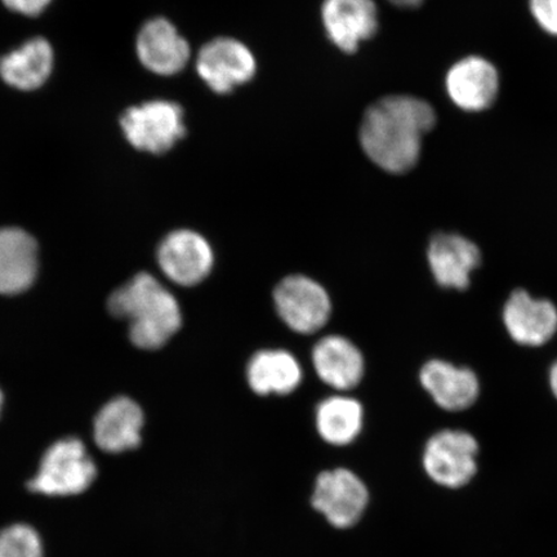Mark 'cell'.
Returning a JSON list of instances; mask_svg holds the SVG:
<instances>
[{
    "label": "cell",
    "instance_id": "1",
    "mask_svg": "<svg viewBox=\"0 0 557 557\" xmlns=\"http://www.w3.org/2000/svg\"><path fill=\"white\" fill-rule=\"evenodd\" d=\"M435 124L436 113L428 101L409 95L383 97L368 108L361 121V149L381 170L407 173L420 160L423 137Z\"/></svg>",
    "mask_w": 557,
    "mask_h": 557
},
{
    "label": "cell",
    "instance_id": "2",
    "mask_svg": "<svg viewBox=\"0 0 557 557\" xmlns=\"http://www.w3.org/2000/svg\"><path fill=\"white\" fill-rule=\"evenodd\" d=\"M108 306L115 318L128 320L132 344L143 350L162 348L183 325L177 298L149 273L116 289Z\"/></svg>",
    "mask_w": 557,
    "mask_h": 557
},
{
    "label": "cell",
    "instance_id": "3",
    "mask_svg": "<svg viewBox=\"0 0 557 557\" xmlns=\"http://www.w3.org/2000/svg\"><path fill=\"white\" fill-rule=\"evenodd\" d=\"M96 476V465L86 445L79 438L67 437L45 453L37 475L27 487L48 497L78 496L94 484Z\"/></svg>",
    "mask_w": 557,
    "mask_h": 557
},
{
    "label": "cell",
    "instance_id": "4",
    "mask_svg": "<svg viewBox=\"0 0 557 557\" xmlns=\"http://www.w3.org/2000/svg\"><path fill=\"white\" fill-rule=\"evenodd\" d=\"M184 110L176 102L156 100L125 111L121 125L135 149L164 154L186 136Z\"/></svg>",
    "mask_w": 557,
    "mask_h": 557
},
{
    "label": "cell",
    "instance_id": "5",
    "mask_svg": "<svg viewBox=\"0 0 557 557\" xmlns=\"http://www.w3.org/2000/svg\"><path fill=\"white\" fill-rule=\"evenodd\" d=\"M479 443L468 431L443 430L424 445L422 463L437 485L457 490L478 472Z\"/></svg>",
    "mask_w": 557,
    "mask_h": 557
},
{
    "label": "cell",
    "instance_id": "6",
    "mask_svg": "<svg viewBox=\"0 0 557 557\" xmlns=\"http://www.w3.org/2000/svg\"><path fill=\"white\" fill-rule=\"evenodd\" d=\"M274 305L282 322L305 336L323 330L332 315L329 292L306 275L284 277L274 289Z\"/></svg>",
    "mask_w": 557,
    "mask_h": 557
},
{
    "label": "cell",
    "instance_id": "7",
    "mask_svg": "<svg viewBox=\"0 0 557 557\" xmlns=\"http://www.w3.org/2000/svg\"><path fill=\"white\" fill-rule=\"evenodd\" d=\"M311 504L332 527L347 529L363 517L369 491L363 480L351 470H329L319 473Z\"/></svg>",
    "mask_w": 557,
    "mask_h": 557
},
{
    "label": "cell",
    "instance_id": "8",
    "mask_svg": "<svg viewBox=\"0 0 557 557\" xmlns=\"http://www.w3.org/2000/svg\"><path fill=\"white\" fill-rule=\"evenodd\" d=\"M162 273L180 287L205 282L214 267V252L203 235L189 228L174 230L158 248Z\"/></svg>",
    "mask_w": 557,
    "mask_h": 557
},
{
    "label": "cell",
    "instance_id": "9",
    "mask_svg": "<svg viewBox=\"0 0 557 557\" xmlns=\"http://www.w3.org/2000/svg\"><path fill=\"white\" fill-rule=\"evenodd\" d=\"M197 70L201 81L213 92L226 95L252 79L257 64L253 53L246 45L222 37L208 41L200 48Z\"/></svg>",
    "mask_w": 557,
    "mask_h": 557
},
{
    "label": "cell",
    "instance_id": "10",
    "mask_svg": "<svg viewBox=\"0 0 557 557\" xmlns=\"http://www.w3.org/2000/svg\"><path fill=\"white\" fill-rule=\"evenodd\" d=\"M428 262L438 287L466 290L473 271L482 264V252L463 235L437 233L429 243Z\"/></svg>",
    "mask_w": 557,
    "mask_h": 557
},
{
    "label": "cell",
    "instance_id": "11",
    "mask_svg": "<svg viewBox=\"0 0 557 557\" xmlns=\"http://www.w3.org/2000/svg\"><path fill=\"white\" fill-rule=\"evenodd\" d=\"M503 320L513 343L527 347L546 345L557 333V308L548 299L515 289L507 298Z\"/></svg>",
    "mask_w": 557,
    "mask_h": 557
},
{
    "label": "cell",
    "instance_id": "12",
    "mask_svg": "<svg viewBox=\"0 0 557 557\" xmlns=\"http://www.w3.org/2000/svg\"><path fill=\"white\" fill-rule=\"evenodd\" d=\"M322 20L338 50L355 53L379 32V10L373 0H324Z\"/></svg>",
    "mask_w": 557,
    "mask_h": 557
},
{
    "label": "cell",
    "instance_id": "13",
    "mask_svg": "<svg viewBox=\"0 0 557 557\" xmlns=\"http://www.w3.org/2000/svg\"><path fill=\"white\" fill-rule=\"evenodd\" d=\"M453 103L469 113H479L491 108L497 100L499 75L490 61L469 55L449 69L445 79Z\"/></svg>",
    "mask_w": 557,
    "mask_h": 557
},
{
    "label": "cell",
    "instance_id": "14",
    "mask_svg": "<svg viewBox=\"0 0 557 557\" xmlns=\"http://www.w3.org/2000/svg\"><path fill=\"white\" fill-rule=\"evenodd\" d=\"M136 50L149 72L163 76L183 72L191 54L189 41L165 18H152L143 26Z\"/></svg>",
    "mask_w": 557,
    "mask_h": 557
},
{
    "label": "cell",
    "instance_id": "15",
    "mask_svg": "<svg viewBox=\"0 0 557 557\" xmlns=\"http://www.w3.org/2000/svg\"><path fill=\"white\" fill-rule=\"evenodd\" d=\"M420 382L436 406L447 412L471 408L480 395V381L472 369L441 359L430 360L422 367Z\"/></svg>",
    "mask_w": 557,
    "mask_h": 557
},
{
    "label": "cell",
    "instance_id": "16",
    "mask_svg": "<svg viewBox=\"0 0 557 557\" xmlns=\"http://www.w3.org/2000/svg\"><path fill=\"white\" fill-rule=\"evenodd\" d=\"M311 360L318 377L336 392H350L363 380V354L352 341L338 334L319 339L312 348Z\"/></svg>",
    "mask_w": 557,
    "mask_h": 557
},
{
    "label": "cell",
    "instance_id": "17",
    "mask_svg": "<svg viewBox=\"0 0 557 557\" xmlns=\"http://www.w3.org/2000/svg\"><path fill=\"white\" fill-rule=\"evenodd\" d=\"M38 273V246L16 227L0 228V295H17L32 287Z\"/></svg>",
    "mask_w": 557,
    "mask_h": 557
},
{
    "label": "cell",
    "instance_id": "18",
    "mask_svg": "<svg viewBox=\"0 0 557 557\" xmlns=\"http://www.w3.org/2000/svg\"><path fill=\"white\" fill-rule=\"evenodd\" d=\"M144 412L129 398H116L104 406L95 421V441L103 451L123 453L136 449L141 444Z\"/></svg>",
    "mask_w": 557,
    "mask_h": 557
},
{
    "label": "cell",
    "instance_id": "19",
    "mask_svg": "<svg viewBox=\"0 0 557 557\" xmlns=\"http://www.w3.org/2000/svg\"><path fill=\"white\" fill-rule=\"evenodd\" d=\"M302 379V367L289 351L261 350L248 361V385L257 395H289Z\"/></svg>",
    "mask_w": 557,
    "mask_h": 557
},
{
    "label": "cell",
    "instance_id": "20",
    "mask_svg": "<svg viewBox=\"0 0 557 557\" xmlns=\"http://www.w3.org/2000/svg\"><path fill=\"white\" fill-rule=\"evenodd\" d=\"M53 50L44 38H35L0 60V76L7 85L34 90L45 85L52 73Z\"/></svg>",
    "mask_w": 557,
    "mask_h": 557
},
{
    "label": "cell",
    "instance_id": "21",
    "mask_svg": "<svg viewBox=\"0 0 557 557\" xmlns=\"http://www.w3.org/2000/svg\"><path fill=\"white\" fill-rule=\"evenodd\" d=\"M315 426L325 443L345 447L357 441L363 431V406L348 395L330 396L318 404Z\"/></svg>",
    "mask_w": 557,
    "mask_h": 557
},
{
    "label": "cell",
    "instance_id": "22",
    "mask_svg": "<svg viewBox=\"0 0 557 557\" xmlns=\"http://www.w3.org/2000/svg\"><path fill=\"white\" fill-rule=\"evenodd\" d=\"M0 557H44L40 535L26 524L5 528L0 533Z\"/></svg>",
    "mask_w": 557,
    "mask_h": 557
},
{
    "label": "cell",
    "instance_id": "23",
    "mask_svg": "<svg viewBox=\"0 0 557 557\" xmlns=\"http://www.w3.org/2000/svg\"><path fill=\"white\" fill-rule=\"evenodd\" d=\"M529 7L542 29L557 37V0H529Z\"/></svg>",
    "mask_w": 557,
    "mask_h": 557
},
{
    "label": "cell",
    "instance_id": "24",
    "mask_svg": "<svg viewBox=\"0 0 557 557\" xmlns=\"http://www.w3.org/2000/svg\"><path fill=\"white\" fill-rule=\"evenodd\" d=\"M11 11L25 16H38L51 3V0H2Z\"/></svg>",
    "mask_w": 557,
    "mask_h": 557
},
{
    "label": "cell",
    "instance_id": "25",
    "mask_svg": "<svg viewBox=\"0 0 557 557\" xmlns=\"http://www.w3.org/2000/svg\"><path fill=\"white\" fill-rule=\"evenodd\" d=\"M389 3H393L396 7H399V9H417V7H420L423 4L424 0H388Z\"/></svg>",
    "mask_w": 557,
    "mask_h": 557
},
{
    "label": "cell",
    "instance_id": "26",
    "mask_svg": "<svg viewBox=\"0 0 557 557\" xmlns=\"http://www.w3.org/2000/svg\"><path fill=\"white\" fill-rule=\"evenodd\" d=\"M548 382L549 387H552V392L555 395V398L557 399V360L555 361L553 367L549 368Z\"/></svg>",
    "mask_w": 557,
    "mask_h": 557
},
{
    "label": "cell",
    "instance_id": "27",
    "mask_svg": "<svg viewBox=\"0 0 557 557\" xmlns=\"http://www.w3.org/2000/svg\"><path fill=\"white\" fill-rule=\"evenodd\" d=\"M2 406H3V394H2V392H0V410H2Z\"/></svg>",
    "mask_w": 557,
    "mask_h": 557
}]
</instances>
